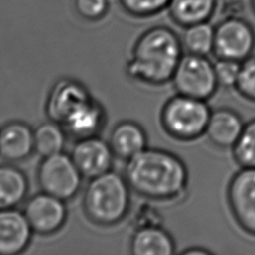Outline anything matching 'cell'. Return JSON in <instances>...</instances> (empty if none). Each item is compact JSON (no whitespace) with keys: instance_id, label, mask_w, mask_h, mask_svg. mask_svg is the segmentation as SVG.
<instances>
[{"instance_id":"cell-15","label":"cell","mask_w":255,"mask_h":255,"mask_svg":"<svg viewBox=\"0 0 255 255\" xmlns=\"http://www.w3.org/2000/svg\"><path fill=\"white\" fill-rule=\"evenodd\" d=\"M109 144L115 156L127 161L147 147V135L139 124L123 121L112 129Z\"/></svg>"},{"instance_id":"cell-19","label":"cell","mask_w":255,"mask_h":255,"mask_svg":"<svg viewBox=\"0 0 255 255\" xmlns=\"http://www.w3.org/2000/svg\"><path fill=\"white\" fill-rule=\"evenodd\" d=\"M28 191V179L16 166L0 165V209L14 208L20 204Z\"/></svg>"},{"instance_id":"cell-7","label":"cell","mask_w":255,"mask_h":255,"mask_svg":"<svg viewBox=\"0 0 255 255\" xmlns=\"http://www.w3.org/2000/svg\"><path fill=\"white\" fill-rule=\"evenodd\" d=\"M37 177L42 191L66 201L78 193L83 175L71 155L62 151L44 157Z\"/></svg>"},{"instance_id":"cell-20","label":"cell","mask_w":255,"mask_h":255,"mask_svg":"<svg viewBox=\"0 0 255 255\" xmlns=\"http://www.w3.org/2000/svg\"><path fill=\"white\" fill-rule=\"evenodd\" d=\"M65 141L63 128L54 121L43 123L34 129V151L43 158L62 152Z\"/></svg>"},{"instance_id":"cell-18","label":"cell","mask_w":255,"mask_h":255,"mask_svg":"<svg viewBox=\"0 0 255 255\" xmlns=\"http://www.w3.org/2000/svg\"><path fill=\"white\" fill-rule=\"evenodd\" d=\"M217 8V0H170L167 12L170 20L182 27L209 22Z\"/></svg>"},{"instance_id":"cell-2","label":"cell","mask_w":255,"mask_h":255,"mask_svg":"<svg viewBox=\"0 0 255 255\" xmlns=\"http://www.w3.org/2000/svg\"><path fill=\"white\" fill-rule=\"evenodd\" d=\"M182 56L181 38L174 30L165 25L152 26L135 40L126 73L135 82L161 86L171 81Z\"/></svg>"},{"instance_id":"cell-17","label":"cell","mask_w":255,"mask_h":255,"mask_svg":"<svg viewBox=\"0 0 255 255\" xmlns=\"http://www.w3.org/2000/svg\"><path fill=\"white\" fill-rule=\"evenodd\" d=\"M106 121L103 107L92 98L82 104L62 124L65 129L78 138L97 135Z\"/></svg>"},{"instance_id":"cell-21","label":"cell","mask_w":255,"mask_h":255,"mask_svg":"<svg viewBox=\"0 0 255 255\" xmlns=\"http://www.w3.org/2000/svg\"><path fill=\"white\" fill-rule=\"evenodd\" d=\"M183 29L181 42L187 53L208 56L213 52L214 26L209 22L194 24Z\"/></svg>"},{"instance_id":"cell-12","label":"cell","mask_w":255,"mask_h":255,"mask_svg":"<svg viewBox=\"0 0 255 255\" xmlns=\"http://www.w3.org/2000/svg\"><path fill=\"white\" fill-rule=\"evenodd\" d=\"M32 233L24 212L15 207L0 209V255H16L24 251Z\"/></svg>"},{"instance_id":"cell-5","label":"cell","mask_w":255,"mask_h":255,"mask_svg":"<svg viewBox=\"0 0 255 255\" xmlns=\"http://www.w3.org/2000/svg\"><path fill=\"white\" fill-rule=\"evenodd\" d=\"M177 94L208 100L219 88L214 66L207 56L187 53L183 55L171 79Z\"/></svg>"},{"instance_id":"cell-22","label":"cell","mask_w":255,"mask_h":255,"mask_svg":"<svg viewBox=\"0 0 255 255\" xmlns=\"http://www.w3.org/2000/svg\"><path fill=\"white\" fill-rule=\"evenodd\" d=\"M231 149L233 157L240 167H255V119L244 124L242 131Z\"/></svg>"},{"instance_id":"cell-26","label":"cell","mask_w":255,"mask_h":255,"mask_svg":"<svg viewBox=\"0 0 255 255\" xmlns=\"http://www.w3.org/2000/svg\"><path fill=\"white\" fill-rule=\"evenodd\" d=\"M213 66L218 86L223 88H235L240 73L241 62L217 59Z\"/></svg>"},{"instance_id":"cell-27","label":"cell","mask_w":255,"mask_h":255,"mask_svg":"<svg viewBox=\"0 0 255 255\" xmlns=\"http://www.w3.org/2000/svg\"><path fill=\"white\" fill-rule=\"evenodd\" d=\"M161 215L159 212L148 204H143L139 206V209L136 211L134 216V227L135 229L152 226V225H161Z\"/></svg>"},{"instance_id":"cell-4","label":"cell","mask_w":255,"mask_h":255,"mask_svg":"<svg viewBox=\"0 0 255 255\" xmlns=\"http://www.w3.org/2000/svg\"><path fill=\"white\" fill-rule=\"evenodd\" d=\"M210 114L206 101L176 94L163 105L160 124L169 136L190 141L205 134Z\"/></svg>"},{"instance_id":"cell-1","label":"cell","mask_w":255,"mask_h":255,"mask_svg":"<svg viewBox=\"0 0 255 255\" xmlns=\"http://www.w3.org/2000/svg\"><path fill=\"white\" fill-rule=\"evenodd\" d=\"M124 176L131 191L151 201L182 197L188 185V169L175 153L146 147L127 160Z\"/></svg>"},{"instance_id":"cell-8","label":"cell","mask_w":255,"mask_h":255,"mask_svg":"<svg viewBox=\"0 0 255 255\" xmlns=\"http://www.w3.org/2000/svg\"><path fill=\"white\" fill-rule=\"evenodd\" d=\"M226 198L237 225L255 236V167H241L232 175Z\"/></svg>"},{"instance_id":"cell-13","label":"cell","mask_w":255,"mask_h":255,"mask_svg":"<svg viewBox=\"0 0 255 255\" xmlns=\"http://www.w3.org/2000/svg\"><path fill=\"white\" fill-rule=\"evenodd\" d=\"M243 127L244 123L238 113L228 108H218L211 111L205 134L214 145L232 148Z\"/></svg>"},{"instance_id":"cell-25","label":"cell","mask_w":255,"mask_h":255,"mask_svg":"<svg viewBox=\"0 0 255 255\" xmlns=\"http://www.w3.org/2000/svg\"><path fill=\"white\" fill-rule=\"evenodd\" d=\"M74 8L82 19L97 22L108 15L110 0H74Z\"/></svg>"},{"instance_id":"cell-10","label":"cell","mask_w":255,"mask_h":255,"mask_svg":"<svg viewBox=\"0 0 255 255\" xmlns=\"http://www.w3.org/2000/svg\"><path fill=\"white\" fill-rule=\"evenodd\" d=\"M114 156L109 141L97 135L80 138L71 152V157L79 171L88 178H94L111 170Z\"/></svg>"},{"instance_id":"cell-14","label":"cell","mask_w":255,"mask_h":255,"mask_svg":"<svg viewBox=\"0 0 255 255\" xmlns=\"http://www.w3.org/2000/svg\"><path fill=\"white\" fill-rule=\"evenodd\" d=\"M34 151V130L26 124L12 122L0 129V156L19 161Z\"/></svg>"},{"instance_id":"cell-24","label":"cell","mask_w":255,"mask_h":255,"mask_svg":"<svg viewBox=\"0 0 255 255\" xmlns=\"http://www.w3.org/2000/svg\"><path fill=\"white\" fill-rule=\"evenodd\" d=\"M234 89L244 99L255 102V55L241 62L239 77Z\"/></svg>"},{"instance_id":"cell-29","label":"cell","mask_w":255,"mask_h":255,"mask_svg":"<svg viewBox=\"0 0 255 255\" xmlns=\"http://www.w3.org/2000/svg\"><path fill=\"white\" fill-rule=\"evenodd\" d=\"M249 4H250V8H251L252 12L255 15V0H249Z\"/></svg>"},{"instance_id":"cell-16","label":"cell","mask_w":255,"mask_h":255,"mask_svg":"<svg viewBox=\"0 0 255 255\" xmlns=\"http://www.w3.org/2000/svg\"><path fill=\"white\" fill-rule=\"evenodd\" d=\"M129 251L132 255H172L175 253V243L161 225H152L134 230Z\"/></svg>"},{"instance_id":"cell-6","label":"cell","mask_w":255,"mask_h":255,"mask_svg":"<svg viewBox=\"0 0 255 255\" xmlns=\"http://www.w3.org/2000/svg\"><path fill=\"white\" fill-rule=\"evenodd\" d=\"M255 48V30L241 16H225L214 26L213 54L217 59L243 62Z\"/></svg>"},{"instance_id":"cell-9","label":"cell","mask_w":255,"mask_h":255,"mask_svg":"<svg viewBox=\"0 0 255 255\" xmlns=\"http://www.w3.org/2000/svg\"><path fill=\"white\" fill-rule=\"evenodd\" d=\"M24 214L33 232L48 235L64 225L67 208L64 200L42 191L26 202Z\"/></svg>"},{"instance_id":"cell-3","label":"cell","mask_w":255,"mask_h":255,"mask_svg":"<svg viewBox=\"0 0 255 255\" xmlns=\"http://www.w3.org/2000/svg\"><path fill=\"white\" fill-rule=\"evenodd\" d=\"M131 189L126 177L109 170L91 178L84 196L87 217L101 226H113L126 218L130 208Z\"/></svg>"},{"instance_id":"cell-11","label":"cell","mask_w":255,"mask_h":255,"mask_svg":"<svg viewBox=\"0 0 255 255\" xmlns=\"http://www.w3.org/2000/svg\"><path fill=\"white\" fill-rule=\"evenodd\" d=\"M91 98L81 83L71 79L60 80L49 94L47 115L51 121L63 124L71 113Z\"/></svg>"},{"instance_id":"cell-28","label":"cell","mask_w":255,"mask_h":255,"mask_svg":"<svg viewBox=\"0 0 255 255\" xmlns=\"http://www.w3.org/2000/svg\"><path fill=\"white\" fill-rule=\"evenodd\" d=\"M181 254L182 255H208V254H211V251L203 247L195 246V247H189L187 249H184L181 252Z\"/></svg>"},{"instance_id":"cell-23","label":"cell","mask_w":255,"mask_h":255,"mask_svg":"<svg viewBox=\"0 0 255 255\" xmlns=\"http://www.w3.org/2000/svg\"><path fill=\"white\" fill-rule=\"evenodd\" d=\"M121 8L128 16L145 19L156 16L167 9L170 0H118Z\"/></svg>"}]
</instances>
